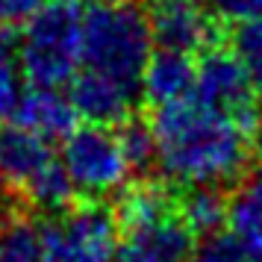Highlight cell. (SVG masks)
<instances>
[{"mask_svg":"<svg viewBox=\"0 0 262 262\" xmlns=\"http://www.w3.org/2000/svg\"><path fill=\"white\" fill-rule=\"evenodd\" d=\"M48 262H115L118 221L103 203L89 201L45 221Z\"/></svg>","mask_w":262,"mask_h":262,"instance_id":"obj_6","label":"cell"},{"mask_svg":"<svg viewBox=\"0 0 262 262\" xmlns=\"http://www.w3.org/2000/svg\"><path fill=\"white\" fill-rule=\"evenodd\" d=\"M115 262H127V259H121V256H118V259H115Z\"/></svg>","mask_w":262,"mask_h":262,"instance_id":"obj_24","label":"cell"},{"mask_svg":"<svg viewBox=\"0 0 262 262\" xmlns=\"http://www.w3.org/2000/svg\"><path fill=\"white\" fill-rule=\"evenodd\" d=\"M95 3H112V0H95Z\"/></svg>","mask_w":262,"mask_h":262,"instance_id":"obj_23","label":"cell"},{"mask_svg":"<svg viewBox=\"0 0 262 262\" xmlns=\"http://www.w3.org/2000/svg\"><path fill=\"white\" fill-rule=\"evenodd\" d=\"M256 147H259V154H262V121H259V130H256Z\"/></svg>","mask_w":262,"mask_h":262,"instance_id":"obj_22","label":"cell"},{"mask_svg":"<svg viewBox=\"0 0 262 262\" xmlns=\"http://www.w3.org/2000/svg\"><path fill=\"white\" fill-rule=\"evenodd\" d=\"M12 121L41 133V136H48L50 142H53V139H65L74 130L77 109H74L71 97L62 95V89L30 85Z\"/></svg>","mask_w":262,"mask_h":262,"instance_id":"obj_12","label":"cell"},{"mask_svg":"<svg viewBox=\"0 0 262 262\" xmlns=\"http://www.w3.org/2000/svg\"><path fill=\"white\" fill-rule=\"evenodd\" d=\"M256 85L250 83L248 71L242 68L233 50L209 48L198 62V83H194V100L203 106L221 112L227 118L238 121L245 130L256 136L259 130V103H256Z\"/></svg>","mask_w":262,"mask_h":262,"instance_id":"obj_7","label":"cell"},{"mask_svg":"<svg viewBox=\"0 0 262 262\" xmlns=\"http://www.w3.org/2000/svg\"><path fill=\"white\" fill-rule=\"evenodd\" d=\"M203 3L215 15V21H227V24L262 18V0H203Z\"/></svg>","mask_w":262,"mask_h":262,"instance_id":"obj_19","label":"cell"},{"mask_svg":"<svg viewBox=\"0 0 262 262\" xmlns=\"http://www.w3.org/2000/svg\"><path fill=\"white\" fill-rule=\"evenodd\" d=\"M0 189L53 215L65 212L77 194L50 139L18 121H0Z\"/></svg>","mask_w":262,"mask_h":262,"instance_id":"obj_3","label":"cell"},{"mask_svg":"<svg viewBox=\"0 0 262 262\" xmlns=\"http://www.w3.org/2000/svg\"><path fill=\"white\" fill-rule=\"evenodd\" d=\"M83 9L74 0H50L24 24L18 62L30 85L62 89L83 68Z\"/></svg>","mask_w":262,"mask_h":262,"instance_id":"obj_4","label":"cell"},{"mask_svg":"<svg viewBox=\"0 0 262 262\" xmlns=\"http://www.w3.org/2000/svg\"><path fill=\"white\" fill-rule=\"evenodd\" d=\"M230 50L236 53L242 68L248 71L256 92H262V18H250V21H242L233 27Z\"/></svg>","mask_w":262,"mask_h":262,"instance_id":"obj_17","label":"cell"},{"mask_svg":"<svg viewBox=\"0 0 262 262\" xmlns=\"http://www.w3.org/2000/svg\"><path fill=\"white\" fill-rule=\"evenodd\" d=\"M59 159L65 165V174L71 177L74 191L89 201H103L109 194L124 191L133 171L118 133L100 124L74 127L65 136Z\"/></svg>","mask_w":262,"mask_h":262,"instance_id":"obj_5","label":"cell"},{"mask_svg":"<svg viewBox=\"0 0 262 262\" xmlns=\"http://www.w3.org/2000/svg\"><path fill=\"white\" fill-rule=\"evenodd\" d=\"M144 15L162 50L206 53L215 45V15L203 0H147Z\"/></svg>","mask_w":262,"mask_h":262,"instance_id":"obj_8","label":"cell"},{"mask_svg":"<svg viewBox=\"0 0 262 262\" xmlns=\"http://www.w3.org/2000/svg\"><path fill=\"white\" fill-rule=\"evenodd\" d=\"M68 97L77 109V118H83L85 124L121 127L133 118V109L139 103L142 92L118 83L112 77L80 68L77 77L68 83Z\"/></svg>","mask_w":262,"mask_h":262,"instance_id":"obj_9","label":"cell"},{"mask_svg":"<svg viewBox=\"0 0 262 262\" xmlns=\"http://www.w3.org/2000/svg\"><path fill=\"white\" fill-rule=\"evenodd\" d=\"M0 262H48L45 227L33 218H12L0 227Z\"/></svg>","mask_w":262,"mask_h":262,"instance_id":"obj_15","label":"cell"},{"mask_svg":"<svg viewBox=\"0 0 262 262\" xmlns=\"http://www.w3.org/2000/svg\"><path fill=\"white\" fill-rule=\"evenodd\" d=\"M227 227L256 256H262V174L238 183L227 203Z\"/></svg>","mask_w":262,"mask_h":262,"instance_id":"obj_13","label":"cell"},{"mask_svg":"<svg viewBox=\"0 0 262 262\" xmlns=\"http://www.w3.org/2000/svg\"><path fill=\"white\" fill-rule=\"evenodd\" d=\"M198 83V65L189 53L180 50H156L142 74V97L156 106L180 103L194 97Z\"/></svg>","mask_w":262,"mask_h":262,"instance_id":"obj_11","label":"cell"},{"mask_svg":"<svg viewBox=\"0 0 262 262\" xmlns=\"http://www.w3.org/2000/svg\"><path fill=\"white\" fill-rule=\"evenodd\" d=\"M191 248H194V233L174 209L150 224L127 230L118 256L127 262H186Z\"/></svg>","mask_w":262,"mask_h":262,"instance_id":"obj_10","label":"cell"},{"mask_svg":"<svg viewBox=\"0 0 262 262\" xmlns=\"http://www.w3.org/2000/svg\"><path fill=\"white\" fill-rule=\"evenodd\" d=\"M118 139L124 144V154L130 159L133 171H144V168L156 165V142H154V130L150 124H142V121H127L121 124Z\"/></svg>","mask_w":262,"mask_h":262,"instance_id":"obj_18","label":"cell"},{"mask_svg":"<svg viewBox=\"0 0 262 262\" xmlns=\"http://www.w3.org/2000/svg\"><path fill=\"white\" fill-rule=\"evenodd\" d=\"M0 227H3V224H0Z\"/></svg>","mask_w":262,"mask_h":262,"instance_id":"obj_25","label":"cell"},{"mask_svg":"<svg viewBox=\"0 0 262 262\" xmlns=\"http://www.w3.org/2000/svg\"><path fill=\"white\" fill-rule=\"evenodd\" d=\"M227 203L230 201L224 198V191L215 186H191L180 194L177 212L194 233V238H201L218 233L227 224Z\"/></svg>","mask_w":262,"mask_h":262,"instance_id":"obj_14","label":"cell"},{"mask_svg":"<svg viewBox=\"0 0 262 262\" xmlns=\"http://www.w3.org/2000/svg\"><path fill=\"white\" fill-rule=\"evenodd\" d=\"M12 62H18V41L12 36V27L0 24V68L12 65Z\"/></svg>","mask_w":262,"mask_h":262,"instance_id":"obj_21","label":"cell"},{"mask_svg":"<svg viewBox=\"0 0 262 262\" xmlns=\"http://www.w3.org/2000/svg\"><path fill=\"white\" fill-rule=\"evenodd\" d=\"M156 142V168L168 183L191 186H230L242 183L253 154V133L201 100H180L156 106L150 115Z\"/></svg>","mask_w":262,"mask_h":262,"instance_id":"obj_1","label":"cell"},{"mask_svg":"<svg viewBox=\"0 0 262 262\" xmlns=\"http://www.w3.org/2000/svg\"><path fill=\"white\" fill-rule=\"evenodd\" d=\"M41 6H45V0H0V24L3 27L27 24Z\"/></svg>","mask_w":262,"mask_h":262,"instance_id":"obj_20","label":"cell"},{"mask_svg":"<svg viewBox=\"0 0 262 262\" xmlns=\"http://www.w3.org/2000/svg\"><path fill=\"white\" fill-rule=\"evenodd\" d=\"M186 262H262V256H256L230 230L227 233L218 230V233H209V236L198 238Z\"/></svg>","mask_w":262,"mask_h":262,"instance_id":"obj_16","label":"cell"},{"mask_svg":"<svg viewBox=\"0 0 262 262\" xmlns=\"http://www.w3.org/2000/svg\"><path fill=\"white\" fill-rule=\"evenodd\" d=\"M154 33L144 6L133 0L95 3L83 15V68L142 92V74L154 56Z\"/></svg>","mask_w":262,"mask_h":262,"instance_id":"obj_2","label":"cell"}]
</instances>
